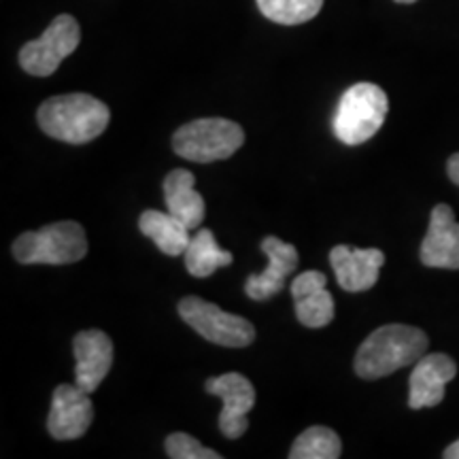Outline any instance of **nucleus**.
Wrapping results in <instances>:
<instances>
[{"label":"nucleus","instance_id":"1","mask_svg":"<svg viewBox=\"0 0 459 459\" xmlns=\"http://www.w3.org/2000/svg\"><path fill=\"white\" fill-rule=\"evenodd\" d=\"M429 347L426 332L412 325L389 324L372 332L355 353V375L366 381L394 375L395 370L417 364Z\"/></svg>","mask_w":459,"mask_h":459},{"label":"nucleus","instance_id":"2","mask_svg":"<svg viewBox=\"0 0 459 459\" xmlns=\"http://www.w3.org/2000/svg\"><path fill=\"white\" fill-rule=\"evenodd\" d=\"M37 119L51 139L83 145L107 130L111 111L102 100L79 91V94H62L45 100L39 107Z\"/></svg>","mask_w":459,"mask_h":459},{"label":"nucleus","instance_id":"3","mask_svg":"<svg viewBox=\"0 0 459 459\" xmlns=\"http://www.w3.org/2000/svg\"><path fill=\"white\" fill-rule=\"evenodd\" d=\"M389 111L387 94L375 83H355L338 100L334 122L336 139L344 145H361L385 124Z\"/></svg>","mask_w":459,"mask_h":459},{"label":"nucleus","instance_id":"4","mask_svg":"<svg viewBox=\"0 0 459 459\" xmlns=\"http://www.w3.org/2000/svg\"><path fill=\"white\" fill-rule=\"evenodd\" d=\"M245 143V132L237 122L223 117L194 119L172 136V149L177 156L189 162H220L238 152Z\"/></svg>","mask_w":459,"mask_h":459},{"label":"nucleus","instance_id":"5","mask_svg":"<svg viewBox=\"0 0 459 459\" xmlns=\"http://www.w3.org/2000/svg\"><path fill=\"white\" fill-rule=\"evenodd\" d=\"M88 254V237L77 221H57L15 238L13 257L22 264L62 266L83 260Z\"/></svg>","mask_w":459,"mask_h":459},{"label":"nucleus","instance_id":"6","mask_svg":"<svg viewBox=\"0 0 459 459\" xmlns=\"http://www.w3.org/2000/svg\"><path fill=\"white\" fill-rule=\"evenodd\" d=\"M179 315L189 328H194L209 342L228 349L249 347L255 341V328L240 315L221 311L213 302L198 296H187L179 302Z\"/></svg>","mask_w":459,"mask_h":459},{"label":"nucleus","instance_id":"7","mask_svg":"<svg viewBox=\"0 0 459 459\" xmlns=\"http://www.w3.org/2000/svg\"><path fill=\"white\" fill-rule=\"evenodd\" d=\"M82 43V28L73 15L62 13L48 30L20 51V66L34 77H49Z\"/></svg>","mask_w":459,"mask_h":459},{"label":"nucleus","instance_id":"8","mask_svg":"<svg viewBox=\"0 0 459 459\" xmlns=\"http://www.w3.org/2000/svg\"><path fill=\"white\" fill-rule=\"evenodd\" d=\"M206 392L217 395L223 402L220 415V429L230 440H237L249 428L247 412L255 404V389L251 381L238 372H228V375L209 378L206 381Z\"/></svg>","mask_w":459,"mask_h":459},{"label":"nucleus","instance_id":"9","mask_svg":"<svg viewBox=\"0 0 459 459\" xmlns=\"http://www.w3.org/2000/svg\"><path fill=\"white\" fill-rule=\"evenodd\" d=\"M79 385H57L51 398L48 429L56 440L82 438L94 421V404Z\"/></svg>","mask_w":459,"mask_h":459},{"label":"nucleus","instance_id":"10","mask_svg":"<svg viewBox=\"0 0 459 459\" xmlns=\"http://www.w3.org/2000/svg\"><path fill=\"white\" fill-rule=\"evenodd\" d=\"M457 375V364L445 353H426L417 361L409 378V406L428 409L445 400L446 383Z\"/></svg>","mask_w":459,"mask_h":459},{"label":"nucleus","instance_id":"11","mask_svg":"<svg viewBox=\"0 0 459 459\" xmlns=\"http://www.w3.org/2000/svg\"><path fill=\"white\" fill-rule=\"evenodd\" d=\"M74 383L94 394L113 366V342L102 330H83L73 338Z\"/></svg>","mask_w":459,"mask_h":459},{"label":"nucleus","instance_id":"12","mask_svg":"<svg viewBox=\"0 0 459 459\" xmlns=\"http://www.w3.org/2000/svg\"><path fill=\"white\" fill-rule=\"evenodd\" d=\"M419 257L429 268L459 271V223L449 204H436L432 209Z\"/></svg>","mask_w":459,"mask_h":459},{"label":"nucleus","instance_id":"13","mask_svg":"<svg viewBox=\"0 0 459 459\" xmlns=\"http://www.w3.org/2000/svg\"><path fill=\"white\" fill-rule=\"evenodd\" d=\"M330 264L338 285L344 291L358 294L375 287L378 273L385 264V254L378 249H351L347 245H336L330 251Z\"/></svg>","mask_w":459,"mask_h":459},{"label":"nucleus","instance_id":"14","mask_svg":"<svg viewBox=\"0 0 459 459\" xmlns=\"http://www.w3.org/2000/svg\"><path fill=\"white\" fill-rule=\"evenodd\" d=\"M262 251L268 255V268L260 274H251L245 281V294L251 300H271L283 290L285 279L298 268V251L294 245L277 237L262 240Z\"/></svg>","mask_w":459,"mask_h":459},{"label":"nucleus","instance_id":"15","mask_svg":"<svg viewBox=\"0 0 459 459\" xmlns=\"http://www.w3.org/2000/svg\"><path fill=\"white\" fill-rule=\"evenodd\" d=\"M325 285L328 277L319 271H307L291 281L296 317L307 328H325L334 319V298Z\"/></svg>","mask_w":459,"mask_h":459},{"label":"nucleus","instance_id":"16","mask_svg":"<svg viewBox=\"0 0 459 459\" xmlns=\"http://www.w3.org/2000/svg\"><path fill=\"white\" fill-rule=\"evenodd\" d=\"M194 175L186 169L170 170L164 179V200L169 213L186 223L189 230H196L204 220L206 204L194 189Z\"/></svg>","mask_w":459,"mask_h":459},{"label":"nucleus","instance_id":"17","mask_svg":"<svg viewBox=\"0 0 459 459\" xmlns=\"http://www.w3.org/2000/svg\"><path fill=\"white\" fill-rule=\"evenodd\" d=\"M141 232L156 243V247L166 255H183L186 254L189 240V228L179 217L172 213H162V211L149 209L141 215L139 220Z\"/></svg>","mask_w":459,"mask_h":459},{"label":"nucleus","instance_id":"18","mask_svg":"<svg viewBox=\"0 0 459 459\" xmlns=\"http://www.w3.org/2000/svg\"><path fill=\"white\" fill-rule=\"evenodd\" d=\"M183 257H186L187 273L196 279L211 277L217 268H226L234 262L232 254L217 245L211 230H198L196 237L189 240Z\"/></svg>","mask_w":459,"mask_h":459},{"label":"nucleus","instance_id":"19","mask_svg":"<svg viewBox=\"0 0 459 459\" xmlns=\"http://www.w3.org/2000/svg\"><path fill=\"white\" fill-rule=\"evenodd\" d=\"M342 453V443L334 429L315 426L304 429L291 445V459H336Z\"/></svg>","mask_w":459,"mask_h":459},{"label":"nucleus","instance_id":"20","mask_svg":"<svg viewBox=\"0 0 459 459\" xmlns=\"http://www.w3.org/2000/svg\"><path fill=\"white\" fill-rule=\"evenodd\" d=\"M324 7V0H257L264 17L281 26H298L311 22Z\"/></svg>","mask_w":459,"mask_h":459},{"label":"nucleus","instance_id":"21","mask_svg":"<svg viewBox=\"0 0 459 459\" xmlns=\"http://www.w3.org/2000/svg\"><path fill=\"white\" fill-rule=\"evenodd\" d=\"M166 453L172 459H220L221 455L213 449H206L194 436L186 432H175L166 438Z\"/></svg>","mask_w":459,"mask_h":459},{"label":"nucleus","instance_id":"22","mask_svg":"<svg viewBox=\"0 0 459 459\" xmlns=\"http://www.w3.org/2000/svg\"><path fill=\"white\" fill-rule=\"evenodd\" d=\"M446 172H449V179L459 186V153L449 158V162H446Z\"/></svg>","mask_w":459,"mask_h":459},{"label":"nucleus","instance_id":"23","mask_svg":"<svg viewBox=\"0 0 459 459\" xmlns=\"http://www.w3.org/2000/svg\"><path fill=\"white\" fill-rule=\"evenodd\" d=\"M445 457L446 459H459V440H455V443H453L449 449L445 451Z\"/></svg>","mask_w":459,"mask_h":459},{"label":"nucleus","instance_id":"24","mask_svg":"<svg viewBox=\"0 0 459 459\" xmlns=\"http://www.w3.org/2000/svg\"><path fill=\"white\" fill-rule=\"evenodd\" d=\"M395 3H400V4H412V3H417V0H395Z\"/></svg>","mask_w":459,"mask_h":459}]
</instances>
